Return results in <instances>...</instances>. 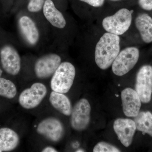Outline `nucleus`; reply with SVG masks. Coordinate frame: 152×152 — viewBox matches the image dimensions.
I'll list each match as a JSON object with an SVG mask.
<instances>
[{"label": "nucleus", "instance_id": "18", "mask_svg": "<svg viewBox=\"0 0 152 152\" xmlns=\"http://www.w3.org/2000/svg\"><path fill=\"white\" fill-rule=\"evenodd\" d=\"M136 129L143 135L147 134L152 137V114L151 112H141L134 117Z\"/></svg>", "mask_w": 152, "mask_h": 152}, {"label": "nucleus", "instance_id": "7", "mask_svg": "<svg viewBox=\"0 0 152 152\" xmlns=\"http://www.w3.org/2000/svg\"><path fill=\"white\" fill-rule=\"evenodd\" d=\"M91 107L86 99H82L75 104L71 113V125L74 129L82 131L89 124Z\"/></svg>", "mask_w": 152, "mask_h": 152}, {"label": "nucleus", "instance_id": "4", "mask_svg": "<svg viewBox=\"0 0 152 152\" xmlns=\"http://www.w3.org/2000/svg\"><path fill=\"white\" fill-rule=\"evenodd\" d=\"M140 52L136 47H128L120 52L112 64V70L117 76L126 75L137 62Z\"/></svg>", "mask_w": 152, "mask_h": 152}, {"label": "nucleus", "instance_id": "20", "mask_svg": "<svg viewBox=\"0 0 152 152\" xmlns=\"http://www.w3.org/2000/svg\"><path fill=\"white\" fill-rule=\"evenodd\" d=\"M94 152H121L117 147L106 142H101L95 145Z\"/></svg>", "mask_w": 152, "mask_h": 152}, {"label": "nucleus", "instance_id": "10", "mask_svg": "<svg viewBox=\"0 0 152 152\" xmlns=\"http://www.w3.org/2000/svg\"><path fill=\"white\" fill-rule=\"evenodd\" d=\"M1 62L4 70L12 75H16L21 69V58L16 50L11 45L3 47L0 52Z\"/></svg>", "mask_w": 152, "mask_h": 152}, {"label": "nucleus", "instance_id": "11", "mask_svg": "<svg viewBox=\"0 0 152 152\" xmlns=\"http://www.w3.org/2000/svg\"><path fill=\"white\" fill-rule=\"evenodd\" d=\"M113 128L121 143L125 147L129 146L136 130L134 121L128 118L117 119L114 122Z\"/></svg>", "mask_w": 152, "mask_h": 152}, {"label": "nucleus", "instance_id": "26", "mask_svg": "<svg viewBox=\"0 0 152 152\" xmlns=\"http://www.w3.org/2000/svg\"><path fill=\"white\" fill-rule=\"evenodd\" d=\"M2 70L0 69V77H1V75L2 74Z\"/></svg>", "mask_w": 152, "mask_h": 152}, {"label": "nucleus", "instance_id": "19", "mask_svg": "<svg viewBox=\"0 0 152 152\" xmlns=\"http://www.w3.org/2000/svg\"><path fill=\"white\" fill-rule=\"evenodd\" d=\"M17 92L16 87L13 82L0 77V96L12 99L15 96Z\"/></svg>", "mask_w": 152, "mask_h": 152}, {"label": "nucleus", "instance_id": "17", "mask_svg": "<svg viewBox=\"0 0 152 152\" xmlns=\"http://www.w3.org/2000/svg\"><path fill=\"white\" fill-rule=\"evenodd\" d=\"M49 101L52 106L61 113L70 116L72 113L70 101L64 94L53 91L50 95Z\"/></svg>", "mask_w": 152, "mask_h": 152}, {"label": "nucleus", "instance_id": "3", "mask_svg": "<svg viewBox=\"0 0 152 152\" xmlns=\"http://www.w3.org/2000/svg\"><path fill=\"white\" fill-rule=\"evenodd\" d=\"M132 20V12L127 9H121L113 15L104 18L102 26L108 33L121 35L129 29Z\"/></svg>", "mask_w": 152, "mask_h": 152}, {"label": "nucleus", "instance_id": "21", "mask_svg": "<svg viewBox=\"0 0 152 152\" xmlns=\"http://www.w3.org/2000/svg\"><path fill=\"white\" fill-rule=\"evenodd\" d=\"M46 0H29L28 5V10L32 13L39 12L43 7Z\"/></svg>", "mask_w": 152, "mask_h": 152}, {"label": "nucleus", "instance_id": "23", "mask_svg": "<svg viewBox=\"0 0 152 152\" xmlns=\"http://www.w3.org/2000/svg\"><path fill=\"white\" fill-rule=\"evenodd\" d=\"M95 7H102L104 4V0H80Z\"/></svg>", "mask_w": 152, "mask_h": 152}, {"label": "nucleus", "instance_id": "25", "mask_svg": "<svg viewBox=\"0 0 152 152\" xmlns=\"http://www.w3.org/2000/svg\"><path fill=\"white\" fill-rule=\"evenodd\" d=\"M76 152H84V151L82 149H79L77 150V151H76Z\"/></svg>", "mask_w": 152, "mask_h": 152}, {"label": "nucleus", "instance_id": "5", "mask_svg": "<svg viewBox=\"0 0 152 152\" xmlns=\"http://www.w3.org/2000/svg\"><path fill=\"white\" fill-rule=\"evenodd\" d=\"M47 92L45 85L40 83H34L21 93L19 97V104L24 109L35 108L41 103Z\"/></svg>", "mask_w": 152, "mask_h": 152}, {"label": "nucleus", "instance_id": "24", "mask_svg": "<svg viewBox=\"0 0 152 152\" xmlns=\"http://www.w3.org/2000/svg\"><path fill=\"white\" fill-rule=\"evenodd\" d=\"M42 152H58L55 148L53 147L48 146L44 148L42 151Z\"/></svg>", "mask_w": 152, "mask_h": 152}, {"label": "nucleus", "instance_id": "12", "mask_svg": "<svg viewBox=\"0 0 152 152\" xmlns=\"http://www.w3.org/2000/svg\"><path fill=\"white\" fill-rule=\"evenodd\" d=\"M123 110L126 116L135 117L140 113L141 101L136 91L128 88L121 94Z\"/></svg>", "mask_w": 152, "mask_h": 152}, {"label": "nucleus", "instance_id": "15", "mask_svg": "<svg viewBox=\"0 0 152 152\" xmlns=\"http://www.w3.org/2000/svg\"><path fill=\"white\" fill-rule=\"evenodd\" d=\"M19 143L18 135L13 130L8 128L0 129V152L13 151Z\"/></svg>", "mask_w": 152, "mask_h": 152}, {"label": "nucleus", "instance_id": "9", "mask_svg": "<svg viewBox=\"0 0 152 152\" xmlns=\"http://www.w3.org/2000/svg\"><path fill=\"white\" fill-rule=\"evenodd\" d=\"M61 59L59 55L50 53L41 57L36 62L34 72L38 78H48L53 75L61 64Z\"/></svg>", "mask_w": 152, "mask_h": 152}, {"label": "nucleus", "instance_id": "14", "mask_svg": "<svg viewBox=\"0 0 152 152\" xmlns=\"http://www.w3.org/2000/svg\"><path fill=\"white\" fill-rule=\"evenodd\" d=\"M43 12L45 18L52 26L60 29L65 27L66 24L65 19L52 0H46L43 7Z\"/></svg>", "mask_w": 152, "mask_h": 152}, {"label": "nucleus", "instance_id": "27", "mask_svg": "<svg viewBox=\"0 0 152 152\" xmlns=\"http://www.w3.org/2000/svg\"><path fill=\"white\" fill-rule=\"evenodd\" d=\"M111 1H119V0H111Z\"/></svg>", "mask_w": 152, "mask_h": 152}, {"label": "nucleus", "instance_id": "13", "mask_svg": "<svg viewBox=\"0 0 152 152\" xmlns=\"http://www.w3.org/2000/svg\"><path fill=\"white\" fill-rule=\"evenodd\" d=\"M18 25L22 34L28 43L31 45L37 43L39 39V32L32 19L27 16H23L19 19Z\"/></svg>", "mask_w": 152, "mask_h": 152}, {"label": "nucleus", "instance_id": "2", "mask_svg": "<svg viewBox=\"0 0 152 152\" xmlns=\"http://www.w3.org/2000/svg\"><path fill=\"white\" fill-rule=\"evenodd\" d=\"M75 75V68L72 64L69 62L61 63L51 80L52 90L64 94L68 92L73 84Z\"/></svg>", "mask_w": 152, "mask_h": 152}, {"label": "nucleus", "instance_id": "16", "mask_svg": "<svg viewBox=\"0 0 152 152\" xmlns=\"http://www.w3.org/2000/svg\"><path fill=\"white\" fill-rule=\"evenodd\" d=\"M136 28L142 40L146 43L152 42V18L147 14H141L136 18Z\"/></svg>", "mask_w": 152, "mask_h": 152}, {"label": "nucleus", "instance_id": "8", "mask_svg": "<svg viewBox=\"0 0 152 152\" xmlns=\"http://www.w3.org/2000/svg\"><path fill=\"white\" fill-rule=\"evenodd\" d=\"M37 131L50 141L58 142L63 137L64 129L59 120L54 117H49L39 124Z\"/></svg>", "mask_w": 152, "mask_h": 152}, {"label": "nucleus", "instance_id": "6", "mask_svg": "<svg viewBox=\"0 0 152 152\" xmlns=\"http://www.w3.org/2000/svg\"><path fill=\"white\" fill-rule=\"evenodd\" d=\"M135 91L142 102L148 103L151 99L152 66L144 65L140 69L136 77Z\"/></svg>", "mask_w": 152, "mask_h": 152}, {"label": "nucleus", "instance_id": "1", "mask_svg": "<svg viewBox=\"0 0 152 152\" xmlns=\"http://www.w3.org/2000/svg\"><path fill=\"white\" fill-rule=\"evenodd\" d=\"M119 36L110 33L104 34L98 41L95 52V60L97 65L105 70L112 65L120 52Z\"/></svg>", "mask_w": 152, "mask_h": 152}, {"label": "nucleus", "instance_id": "22", "mask_svg": "<svg viewBox=\"0 0 152 152\" xmlns=\"http://www.w3.org/2000/svg\"><path fill=\"white\" fill-rule=\"evenodd\" d=\"M138 3L140 7L145 10H152V0H138Z\"/></svg>", "mask_w": 152, "mask_h": 152}]
</instances>
